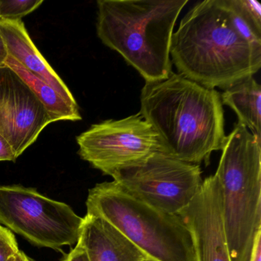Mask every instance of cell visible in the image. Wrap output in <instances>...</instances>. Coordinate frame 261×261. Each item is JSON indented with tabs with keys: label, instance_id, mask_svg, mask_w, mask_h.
<instances>
[{
	"label": "cell",
	"instance_id": "cell-1",
	"mask_svg": "<svg viewBox=\"0 0 261 261\" xmlns=\"http://www.w3.org/2000/svg\"><path fill=\"white\" fill-rule=\"evenodd\" d=\"M140 114L153 128L161 152L192 164H209L221 150L224 114L221 94L180 74L146 82Z\"/></svg>",
	"mask_w": 261,
	"mask_h": 261
},
{
	"label": "cell",
	"instance_id": "cell-2",
	"mask_svg": "<svg viewBox=\"0 0 261 261\" xmlns=\"http://www.w3.org/2000/svg\"><path fill=\"white\" fill-rule=\"evenodd\" d=\"M170 56L180 74L211 89L225 90L261 68V47L240 33L226 0L189 10L172 35Z\"/></svg>",
	"mask_w": 261,
	"mask_h": 261
},
{
	"label": "cell",
	"instance_id": "cell-3",
	"mask_svg": "<svg viewBox=\"0 0 261 261\" xmlns=\"http://www.w3.org/2000/svg\"><path fill=\"white\" fill-rule=\"evenodd\" d=\"M189 0H99L97 34L146 82L172 73L171 42L177 19Z\"/></svg>",
	"mask_w": 261,
	"mask_h": 261
},
{
	"label": "cell",
	"instance_id": "cell-4",
	"mask_svg": "<svg viewBox=\"0 0 261 261\" xmlns=\"http://www.w3.org/2000/svg\"><path fill=\"white\" fill-rule=\"evenodd\" d=\"M221 151L215 175L222 192L229 251L232 261H249L261 230V137L238 122Z\"/></svg>",
	"mask_w": 261,
	"mask_h": 261
},
{
	"label": "cell",
	"instance_id": "cell-5",
	"mask_svg": "<svg viewBox=\"0 0 261 261\" xmlns=\"http://www.w3.org/2000/svg\"><path fill=\"white\" fill-rule=\"evenodd\" d=\"M87 215L114 226L151 261H195L190 232L178 215L134 198L115 181L90 189Z\"/></svg>",
	"mask_w": 261,
	"mask_h": 261
},
{
	"label": "cell",
	"instance_id": "cell-6",
	"mask_svg": "<svg viewBox=\"0 0 261 261\" xmlns=\"http://www.w3.org/2000/svg\"><path fill=\"white\" fill-rule=\"evenodd\" d=\"M83 220L33 188L0 186V224L35 245L56 250L77 244Z\"/></svg>",
	"mask_w": 261,
	"mask_h": 261
},
{
	"label": "cell",
	"instance_id": "cell-7",
	"mask_svg": "<svg viewBox=\"0 0 261 261\" xmlns=\"http://www.w3.org/2000/svg\"><path fill=\"white\" fill-rule=\"evenodd\" d=\"M201 173L200 165L159 151L117 169L111 177L134 198L166 213L178 215L199 190Z\"/></svg>",
	"mask_w": 261,
	"mask_h": 261
},
{
	"label": "cell",
	"instance_id": "cell-8",
	"mask_svg": "<svg viewBox=\"0 0 261 261\" xmlns=\"http://www.w3.org/2000/svg\"><path fill=\"white\" fill-rule=\"evenodd\" d=\"M76 140L81 158L110 176L117 169L161 152L157 134L140 113L93 124Z\"/></svg>",
	"mask_w": 261,
	"mask_h": 261
},
{
	"label": "cell",
	"instance_id": "cell-9",
	"mask_svg": "<svg viewBox=\"0 0 261 261\" xmlns=\"http://www.w3.org/2000/svg\"><path fill=\"white\" fill-rule=\"evenodd\" d=\"M49 123L46 109L23 79L7 65L0 67V134L16 158Z\"/></svg>",
	"mask_w": 261,
	"mask_h": 261
},
{
	"label": "cell",
	"instance_id": "cell-10",
	"mask_svg": "<svg viewBox=\"0 0 261 261\" xmlns=\"http://www.w3.org/2000/svg\"><path fill=\"white\" fill-rule=\"evenodd\" d=\"M178 215L190 232L195 261H232L223 220L222 192L216 175L202 181L192 201Z\"/></svg>",
	"mask_w": 261,
	"mask_h": 261
},
{
	"label": "cell",
	"instance_id": "cell-11",
	"mask_svg": "<svg viewBox=\"0 0 261 261\" xmlns=\"http://www.w3.org/2000/svg\"><path fill=\"white\" fill-rule=\"evenodd\" d=\"M0 36L5 42L10 57L54 88L71 106L79 107L68 86L33 43L22 20L0 19Z\"/></svg>",
	"mask_w": 261,
	"mask_h": 261
},
{
	"label": "cell",
	"instance_id": "cell-12",
	"mask_svg": "<svg viewBox=\"0 0 261 261\" xmlns=\"http://www.w3.org/2000/svg\"><path fill=\"white\" fill-rule=\"evenodd\" d=\"M79 236L90 261H146L147 256L114 226L86 215Z\"/></svg>",
	"mask_w": 261,
	"mask_h": 261
},
{
	"label": "cell",
	"instance_id": "cell-13",
	"mask_svg": "<svg viewBox=\"0 0 261 261\" xmlns=\"http://www.w3.org/2000/svg\"><path fill=\"white\" fill-rule=\"evenodd\" d=\"M222 105L230 107L253 135L261 137V86L253 76L243 79L224 90Z\"/></svg>",
	"mask_w": 261,
	"mask_h": 261
},
{
	"label": "cell",
	"instance_id": "cell-14",
	"mask_svg": "<svg viewBox=\"0 0 261 261\" xmlns=\"http://www.w3.org/2000/svg\"><path fill=\"white\" fill-rule=\"evenodd\" d=\"M6 65L16 71L33 90L46 109L51 123L60 120L77 121L82 120L79 107L71 106L54 88L27 71L13 58L9 56Z\"/></svg>",
	"mask_w": 261,
	"mask_h": 261
},
{
	"label": "cell",
	"instance_id": "cell-15",
	"mask_svg": "<svg viewBox=\"0 0 261 261\" xmlns=\"http://www.w3.org/2000/svg\"><path fill=\"white\" fill-rule=\"evenodd\" d=\"M42 0H10L0 1V19L19 21L22 17L37 10Z\"/></svg>",
	"mask_w": 261,
	"mask_h": 261
},
{
	"label": "cell",
	"instance_id": "cell-16",
	"mask_svg": "<svg viewBox=\"0 0 261 261\" xmlns=\"http://www.w3.org/2000/svg\"><path fill=\"white\" fill-rule=\"evenodd\" d=\"M13 232L0 224V261H9L19 252Z\"/></svg>",
	"mask_w": 261,
	"mask_h": 261
},
{
	"label": "cell",
	"instance_id": "cell-17",
	"mask_svg": "<svg viewBox=\"0 0 261 261\" xmlns=\"http://www.w3.org/2000/svg\"><path fill=\"white\" fill-rule=\"evenodd\" d=\"M16 159L11 145L0 134V161L15 162Z\"/></svg>",
	"mask_w": 261,
	"mask_h": 261
},
{
	"label": "cell",
	"instance_id": "cell-18",
	"mask_svg": "<svg viewBox=\"0 0 261 261\" xmlns=\"http://www.w3.org/2000/svg\"><path fill=\"white\" fill-rule=\"evenodd\" d=\"M64 261H90V259L83 246L77 242L74 248L66 255Z\"/></svg>",
	"mask_w": 261,
	"mask_h": 261
},
{
	"label": "cell",
	"instance_id": "cell-19",
	"mask_svg": "<svg viewBox=\"0 0 261 261\" xmlns=\"http://www.w3.org/2000/svg\"><path fill=\"white\" fill-rule=\"evenodd\" d=\"M249 261H261V230L256 233Z\"/></svg>",
	"mask_w": 261,
	"mask_h": 261
},
{
	"label": "cell",
	"instance_id": "cell-20",
	"mask_svg": "<svg viewBox=\"0 0 261 261\" xmlns=\"http://www.w3.org/2000/svg\"><path fill=\"white\" fill-rule=\"evenodd\" d=\"M8 58V51H7L5 42H4L2 36H0V67L6 65Z\"/></svg>",
	"mask_w": 261,
	"mask_h": 261
},
{
	"label": "cell",
	"instance_id": "cell-21",
	"mask_svg": "<svg viewBox=\"0 0 261 261\" xmlns=\"http://www.w3.org/2000/svg\"><path fill=\"white\" fill-rule=\"evenodd\" d=\"M13 261H33L24 252L19 250V253L13 257Z\"/></svg>",
	"mask_w": 261,
	"mask_h": 261
},
{
	"label": "cell",
	"instance_id": "cell-22",
	"mask_svg": "<svg viewBox=\"0 0 261 261\" xmlns=\"http://www.w3.org/2000/svg\"><path fill=\"white\" fill-rule=\"evenodd\" d=\"M9 261H13V257L11 258V259H10Z\"/></svg>",
	"mask_w": 261,
	"mask_h": 261
}]
</instances>
